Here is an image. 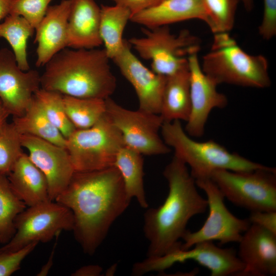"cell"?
Listing matches in <instances>:
<instances>
[{
    "instance_id": "obj_1",
    "label": "cell",
    "mask_w": 276,
    "mask_h": 276,
    "mask_svg": "<svg viewBox=\"0 0 276 276\" xmlns=\"http://www.w3.org/2000/svg\"><path fill=\"white\" fill-rule=\"evenodd\" d=\"M131 199L119 171L112 166L75 172L67 187L55 201L72 211L74 237L84 252L93 255Z\"/></svg>"
},
{
    "instance_id": "obj_2",
    "label": "cell",
    "mask_w": 276,
    "mask_h": 276,
    "mask_svg": "<svg viewBox=\"0 0 276 276\" xmlns=\"http://www.w3.org/2000/svg\"><path fill=\"white\" fill-rule=\"evenodd\" d=\"M163 175L169 187L167 197L161 205L148 209L144 214L149 258L162 256L180 246L179 240L190 219L208 208L206 199L198 193L195 179L181 160L174 155Z\"/></svg>"
},
{
    "instance_id": "obj_3",
    "label": "cell",
    "mask_w": 276,
    "mask_h": 276,
    "mask_svg": "<svg viewBox=\"0 0 276 276\" xmlns=\"http://www.w3.org/2000/svg\"><path fill=\"white\" fill-rule=\"evenodd\" d=\"M104 49H66L44 65L41 88L80 98L106 99L114 93L116 79Z\"/></svg>"
},
{
    "instance_id": "obj_4",
    "label": "cell",
    "mask_w": 276,
    "mask_h": 276,
    "mask_svg": "<svg viewBox=\"0 0 276 276\" xmlns=\"http://www.w3.org/2000/svg\"><path fill=\"white\" fill-rule=\"evenodd\" d=\"M201 67L218 85L257 88L271 85L267 58L262 55L247 53L228 32L214 34L211 50L203 56Z\"/></svg>"
},
{
    "instance_id": "obj_5",
    "label": "cell",
    "mask_w": 276,
    "mask_h": 276,
    "mask_svg": "<svg viewBox=\"0 0 276 276\" xmlns=\"http://www.w3.org/2000/svg\"><path fill=\"white\" fill-rule=\"evenodd\" d=\"M160 132L165 144L174 149V155L190 167L195 180L210 178L218 170L250 171L265 167L229 152L213 140L195 141L186 132L179 120L163 122Z\"/></svg>"
},
{
    "instance_id": "obj_6",
    "label": "cell",
    "mask_w": 276,
    "mask_h": 276,
    "mask_svg": "<svg viewBox=\"0 0 276 276\" xmlns=\"http://www.w3.org/2000/svg\"><path fill=\"white\" fill-rule=\"evenodd\" d=\"M142 31L144 36L127 41L141 58L151 60L152 71L159 75L168 76L187 67L188 57L200 49V39L188 30L174 34L163 26Z\"/></svg>"
},
{
    "instance_id": "obj_7",
    "label": "cell",
    "mask_w": 276,
    "mask_h": 276,
    "mask_svg": "<svg viewBox=\"0 0 276 276\" xmlns=\"http://www.w3.org/2000/svg\"><path fill=\"white\" fill-rule=\"evenodd\" d=\"M124 146L120 131L105 113L92 126L76 129L66 139L65 148L75 172H88L114 166Z\"/></svg>"
},
{
    "instance_id": "obj_8",
    "label": "cell",
    "mask_w": 276,
    "mask_h": 276,
    "mask_svg": "<svg viewBox=\"0 0 276 276\" xmlns=\"http://www.w3.org/2000/svg\"><path fill=\"white\" fill-rule=\"evenodd\" d=\"M210 178L225 198L254 211H276V170L265 166L250 171L218 170Z\"/></svg>"
},
{
    "instance_id": "obj_9",
    "label": "cell",
    "mask_w": 276,
    "mask_h": 276,
    "mask_svg": "<svg viewBox=\"0 0 276 276\" xmlns=\"http://www.w3.org/2000/svg\"><path fill=\"white\" fill-rule=\"evenodd\" d=\"M72 211L55 201H47L28 206L14 220L15 233L0 250L15 251L27 245L49 242L62 231H73Z\"/></svg>"
},
{
    "instance_id": "obj_10",
    "label": "cell",
    "mask_w": 276,
    "mask_h": 276,
    "mask_svg": "<svg viewBox=\"0 0 276 276\" xmlns=\"http://www.w3.org/2000/svg\"><path fill=\"white\" fill-rule=\"evenodd\" d=\"M190 260L208 268L212 276L239 275L244 268L234 249L220 248L213 241H204L195 244L192 248L183 249L179 246L162 256L147 257L134 264L132 274L140 275L163 271L176 263Z\"/></svg>"
},
{
    "instance_id": "obj_11",
    "label": "cell",
    "mask_w": 276,
    "mask_h": 276,
    "mask_svg": "<svg viewBox=\"0 0 276 276\" xmlns=\"http://www.w3.org/2000/svg\"><path fill=\"white\" fill-rule=\"evenodd\" d=\"M195 182L206 195L209 214L199 229L186 232L181 248L187 249L197 243L214 240L220 244L238 243L250 225L248 219L239 218L230 212L224 203L223 194L210 178L196 179Z\"/></svg>"
},
{
    "instance_id": "obj_12",
    "label": "cell",
    "mask_w": 276,
    "mask_h": 276,
    "mask_svg": "<svg viewBox=\"0 0 276 276\" xmlns=\"http://www.w3.org/2000/svg\"><path fill=\"white\" fill-rule=\"evenodd\" d=\"M106 113L120 131L124 146L146 155L169 153L171 148L159 135L163 120L159 114L126 109L105 99Z\"/></svg>"
},
{
    "instance_id": "obj_13",
    "label": "cell",
    "mask_w": 276,
    "mask_h": 276,
    "mask_svg": "<svg viewBox=\"0 0 276 276\" xmlns=\"http://www.w3.org/2000/svg\"><path fill=\"white\" fill-rule=\"evenodd\" d=\"M40 88L38 71H22L13 52L6 48L0 49V100L10 115L21 116Z\"/></svg>"
},
{
    "instance_id": "obj_14",
    "label": "cell",
    "mask_w": 276,
    "mask_h": 276,
    "mask_svg": "<svg viewBox=\"0 0 276 276\" xmlns=\"http://www.w3.org/2000/svg\"><path fill=\"white\" fill-rule=\"evenodd\" d=\"M190 73L191 112L185 130L190 136L200 137L211 111L226 106V96L217 89L218 84L202 71L197 54L188 58Z\"/></svg>"
},
{
    "instance_id": "obj_15",
    "label": "cell",
    "mask_w": 276,
    "mask_h": 276,
    "mask_svg": "<svg viewBox=\"0 0 276 276\" xmlns=\"http://www.w3.org/2000/svg\"><path fill=\"white\" fill-rule=\"evenodd\" d=\"M23 148L33 164L45 175L49 187V198L55 201L67 187L75 170L65 148L41 139L20 134Z\"/></svg>"
},
{
    "instance_id": "obj_16",
    "label": "cell",
    "mask_w": 276,
    "mask_h": 276,
    "mask_svg": "<svg viewBox=\"0 0 276 276\" xmlns=\"http://www.w3.org/2000/svg\"><path fill=\"white\" fill-rule=\"evenodd\" d=\"M130 47L125 40L121 52L112 60L134 88L139 108L159 114L166 76L146 67L134 55Z\"/></svg>"
},
{
    "instance_id": "obj_17",
    "label": "cell",
    "mask_w": 276,
    "mask_h": 276,
    "mask_svg": "<svg viewBox=\"0 0 276 276\" xmlns=\"http://www.w3.org/2000/svg\"><path fill=\"white\" fill-rule=\"evenodd\" d=\"M237 256L244 265L239 275L276 274V234L250 224L243 234Z\"/></svg>"
},
{
    "instance_id": "obj_18",
    "label": "cell",
    "mask_w": 276,
    "mask_h": 276,
    "mask_svg": "<svg viewBox=\"0 0 276 276\" xmlns=\"http://www.w3.org/2000/svg\"><path fill=\"white\" fill-rule=\"evenodd\" d=\"M70 9V0H62L59 4L49 6L44 17L35 28L36 66H44L56 54L67 47Z\"/></svg>"
},
{
    "instance_id": "obj_19",
    "label": "cell",
    "mask_w": 276,
    "mask_h": 276,
    "mask_svg": "<svg viewBox=\"0 0 276 276\" xmlns=\"http://www.w3.org/2000/svg\"><path fill=\"white\" fill-rule=\"evenodd\" d=\"M67 47L90 49L103 44L100 34V7L95 0H70Z\"/></svg>"
},
{
    "instance_id": "obj_20",
    "label": "cell",
    "mask_w": 276,
    "mask_h": 276,
    "mask_svg": "<svg viewBox=\"0 0 276 276\" xmlns=\"http://www.w3.org/2000/svg\"><path fill=\"white\" fill-rule=\"evenodd\" d=\"M193 19L201 20L209 27V18L201 0H165L132 15L130 20L152 28Z\"/></svg>"
},
{
    "instance_id": "obj_21",
    "label": "cell",
    "mask_w": 276,
    "mask_h": 276,
    "mask_svg": "<svg viewBox=\"0 0 276 276\" xmlns=\"http://www.w3.org/2000/svg\"><path fill=\"white\" fill-rule=\"evenodd\" d=\"M7 176L12 189L27 206L50 200L45 175L24 152Z\"/></svg>"
},
{
    "instance_id": "obj_22",
    "label": "cell",
    "mask_w": 276,
    "mask_h": 276,
    "mask_svg": "<svg viewBox=\"0 0 276 276\" xmlns=\"http://www.w3.org/2000/svg\"><path fill=\"white\" fill-rule=\"evenodd\" d=\"M191 112L190 73L188 65L166 76L159 115L164 122H187Z\"/></svg>"
},
{
    "instance_id": "obj_23",
    "label": "cell",
    "mask_w": 276,
    "mask_h": 276,
    "mask_svg": "<svg viewBox=\"0 0 276 276\" xmlns=\"http://www.w3.org/2000/svg\"><path fill=\"white\" fill-rule=\"evenodd\" d=\"M12 123L20 134L34 136L66 147V139L49 121L34 95L25 112L13 117Z\"/></svg>"
},
{
    "instance_id": "obj_24",
    "label": "cell",
    "mask_w": 276,
    "mask_h": 276,
    "mask_svg": "<svg viewBox=\"0 0 276 276\" xmlns=\"http://www.w3.org/2000/svg\"><path fill=\"white\" fill-rule=\"evenodd\" d=\"M114 166L121 174L129 197H134L142 208L147 209L148 203L144 187L143 155L124 146L116 155Z\"/></svg>"
},
{
    "instance_id": "obj_25",
    "label": "cell",
    "mask_w": 276,
    "mask_h": 276,
    "mask_svg": "<svg viewBox=\"0 0 276 276\" xmlns=\"http://www.w3.org/2000/svg\"><path fill=\"white\" fill-rule=\"evenodd\" d=\"M100 10V36L107 55L112 60L123 48V32L132 14L128 9L117 5H102Z\"/></svg>"
},
{
    "instance_id": "obj_26",
    "label": "cell",
    "mask_w": 276,
    "mask_h": 276,
    "mask_svg": "<svg viewBox=\"0 0 276 276\" xmlns=\"http://www.w3.org/2000/svg\"><path fill=\"white\" fill-rule=\"evenodd\" d=\"M35 29L21 16L9 14L0 23V38L11 45L18 66L24 71L30 70L27 57V41Z\"/></svg>"
},
{
    "instance_id": "obj_27",
    "label": "cell",
    "mask_w": 276,
    "mask_h": 276,
    "mask_svg": "<svg viewBox=\"0 0 276 276\" xmlns=\"http://www.w3.org/2000/svg\"><path fill=\"white\" fill-rule=\"evenodd\" d=\"M66 114L77 129L88 128L106 113L105 99L80 98L63 95Z\"/></svg>"
},
{
    "instance_id": "obj_28",
    "label": "cell",
    "mask_w": 276,
    "mask_h": 276,
    "mask_svg": "<svg viewBox=\"0 0 276 276\" xmlns=\"http://www.w3.org/2000/svg\"><path fill=\"white\" fill-rule=\"evenodd\" d=\"M26 207L12 189L7 175L0 173V243L5 244L12 239L15 219Z\"/></svg>"
},
{
    "instance_id": "obj_29",
    "label": "cell",
    "mask_w": 276,
    "mask_h": 276,
    "mask_svg": "<svg viewBox=\"0 0 276 276\" xmlns=\"http://www.w3.org/2000/svg\"><path fill=\"white\" fill-rule=\"evenodd\" d=\"M34 96L42 107L51 123L65 139L76 129L68 118L63 103V95L40 88Z\"/></svg>"
},
{
    "instance_id": "obj_30",
    "label": "cell",
    "mask_w": 276,
    "mask_h": 276,
    "mask_svg": "<svg viewBox=\"0 0 276 276\" xmlns=\"http://www.w3.org/2000/svg\"><path fill=\"white\" fill-rule=\"evenodd\" d=\"M210 20L209 28L215 34L228 32L234 27L239 0H201Z\"/></svg>"
},
{
    "instance_id": "obj_31",
    "label": "cell",
    "mask_w": 276,
    "mask_h": 276,
    "mask_svg": "<svg viewBox=\"0 0 276 276\" xmlns=\"http://www.w3.org/2000/svg\"><path fill=\"white\" fill-rule=\"evenodd\" d=\"M20 134L12 123L0 128V173L8 174L23 152Z\"/></svg>"
},
{
    "instance_id": "obj_32",
    "label": "cell",
    "mask_w": 276,
    "mask_h": 276,
    "mask_svg": "<svg viewBox=\"0 0 276 276\" xmlns=\"http://www.w3.org/2000/svg\"><path fill=\"white\" fill-rule=\"evenodd\" d=\"M52 0H11L9 14L21 16L35 29Z\"/></svg>"
},
{
    "instance_id": "obj_33",
    "label": "cell",
    "mask_w": 276,
    "mask_h": 276,
    "mask_svg": "<svg viewBox=\"0 0 276 276\" xmlns=\"http://www.w3.org/2000/svg\"><path fill=\"white\" fill-rule=\"evenodd\" d=\"M38 244L33 242L13 252L0 250V276H10L19 270L22 261Z\"/></svg>"
},
{
    "instance_id": "obj_34",
    "label": "cell",
    "mask_w": 276,
    "mask_h": 276,
    "mask_svg": "<svg viewBox=\"0 0 276 276\" xmlns=\"http://www.w3.org/2000/svg\"><path fill=\"white\" fill-rule=\"evenodd\" d=\"M263 2V14L258 32L263 39L269 40L276 34V0Z\"/></svg>"
},
{
    "instance_id": "obj_35",
    "label": "cell",
    "mask_w": 276,
    "mask_h": 276,
    "mask_svg": "<svg viewBox=\"0 0 276 276\" xmlns=\"http://www.w3.org/2000/svg\"><path fill=\"white\" fill-rule=\"evenodd\" d=\"M250 212L247 218L250 224L257 225L276 234V211Z\"/></svg>"
},
{
    "instance_id": "obj_36",
    "label": "cell",
    "mask_w": 276,
    "mask_h": 276,
    "mask_svg": "<svg viewBox=\"0 0 276 276\" xmlns=\"http://www.w3.org/2000/svg\"><path fill=\"white\" fill-rule=\"evenodd\" d=\"M116 5L128 9L132 15L142 11L154 7L165 0H112Z\"/></svg>"
},
{
    "instance_id": "obj_37",
    "label": "cell",
    "mask_w": 276,
    "mask_h": 276,
    "mask_svg": "<svg viewBox=\"0 0 276 276\" xmlns=\"http://www.w3.org/2000/svg\"><path fill=\"white\" fill-rule=\"evenodd\" d=\"M102 268L98 265H90L83 266L72 274L75 276H96L100 275Z\"/></svg>"
},
{
    "instance_id": "obj_38",
    "label": "cell",
    "mask_w": 276,
    "mask_h": 276,
    "mask_svg": "<svg viewBox=\"0 0 276 276\" xmlns=\"http://www.w3.org/2000/svg\"><path fill=\"white\" fill-rule=\"evenodd\" d=\"M11 0H0V21L9 14Z\"/></svg>"
},
{
    "instance_id": "obj_39",
    "label": "cell",
    "mask_w": 276,
    "mask_h": 276,
    "mask_svg": "<svg viewBox=\"0 0 276 276\" xmlns=\"http://www.w3.org/2000/svg\"><path fill=\"white\" fill-rule=\"evenodd\" d=\"M55 249H53L52 254H51L50 257L49 259L48 262L43 266L40 272L38 273L37 275H46L52 265L53 256L54 255Z\"/></svg>"
},
{
    "instance_id": "obj_40",
    "label": "cell",
    "mask_w": 276,
    "mask_h": 276,
    "mask_svg": "<svg viewBox=\"0 0 276 276\" xmlns=\"http://www.w3.org/2000/svg\"><path fill=\"white\" fill-rule=\"evenodd\" d=\"M9 115L0 100V128L7 122V119Z\"/></svg>"
},
{
    "instance_id": "obj_41",
    "label": "cell",
    "mask_w": 276,
    "mask_h": 276,
    "mask_svg": "<svg viewBox=\"0 0 276 276\" xmlns=\"http://www.w3.org/2000/svg\"><path fill=\"white\" fill-rule=\"evenodd\" d=\"M242 3L245 9L247 11H250L252 10L254 6V0H239Z\"/></svg>"
}]
</instances>
